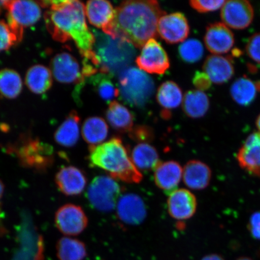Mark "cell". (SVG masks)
Segmentation results:
<instances>
[{"label": "cell", "instance_id": "obj_14", "mask_svg": "<svg viewBox=\"0 0 260 260\" xmlns=\"http://www.w3.org/2000/svg\"><path fill=\"white\" fill-rule=\"evenodd\" d=\"M240 167L252 176L260 178V132L247 138L236 155Z\"/></svg>", "mask_w": 260, "mask_h": 260}, {"label": "cell", "instance_id": "obj_5", "mask_svg": "<svg viewBox=\"0 0 260 260\" xmlns=\"http://www.w3.org/2000/svg\"><path fill=\"white\" fill-rule=\"evenodd\" d=\"M121 73L119 90L122 99L132 106H145L154 93L153 80L137 68H127Z\"/></svg>", "mask_w": 260, "mask_h": 260}, {"label": "cell", "instance_id": "obj_10", "mask_svg": "<svg viewBox=\"0 0 260 260\" xmlns=\"http://www.w3.org/2000/svg\"><path fill=\"white\" fill-rule=\"evenodd\" d=\"M136 63L140 70L149 74H164L170 68L167 51L154 39L149 40L142 47Z\"/></svg>", "mask_w": 260, "mask_h": 260}, {"label": "cell", "instance_id": "obj_41", "mask_svg": "<svg viewBox=\"0 0 260 260\" xmlns=\"http://www.w3.org/2000/svg\"><path fill=\"white\" fill-rule=\"evenodd\" d=\"M201 260H225L222 256L216 253H213V254H209L204 256Z\"/></svg>", "mask_w": 260, "mask_h": 260}, {"label": "cell", "instance_id": "obj_1", "mask_svg": "<svg viewBox=\"0 0 260 260\" xmlns=\"http://www.w3.org/2000/svg\"><path fill=\"white\" fill-rule=\"evenodd\" d=\"M47 8L44 15L48 31L55 41L74 42L83 60L96 64L100 61L95 51V35L87 27L85 7L79 1H41Z\"/></svg>", "mask_w": 260, "mask_h": 260}, {"label": "cell", "instance_id": "obj_2", "mask_svg": "<svg viewBox=\"0 0 260 260\" xmlns=\"http://www.w3.org/2000/svg\"><path fill=\"white\" fill-rule=\"evenodd\" d=\"M165 14L154 0L123 2L115 9V17L105 34L141 48L157 37L158 22Z\"/></svg>", "mask_w": 260, "mask_h": 260}, {"label": "cell", "instance_id": "obj_34", "mask_svg": "<svg viewBox=\"0 0 260 260\" xmlns=\"http://www.w3.org/2000/svg\"><path fill=\"white\" fill-rule=\"evenodd\" d=\"M202 43L196 39L185 41L178 48L179 56L184 62L194 63L200 61L204 56Z\"/></svg>", "mask_w": 260, "mask_h": 260}, {"label": "cell", "instance_id": "obj_31", "mask_svg": "<svg viewBox=\"0 0 260 260\" xmlns=\"http://www.w3.org/2000/svg\"><path fill=\"white\" fill-rule=\"evenodd\" d=\"M183 93L180 87L172 81H165L158 87L157 95V102L160 106L167 110L177 108L183 102Z\"/></svg>", "mask_w": 260, "mask_h": 260}, {"label": "cell", "instance_id": "obj_17", "mask_svg": "<svg viewBox=\"0 0 260 260\" xmlns=\"http://www.w3.org/2000/svg\"><path fill=\"white\" fill-rule=\"evenodd\" d=\"M118 218L128 225H139L145 220L146 207L142 198L135 193H126L120 197L116 205Z\"/></svg>", "mask_w": 260, "mask_h": 260}, {"label": "cell", "instance_id": "obj_33", "mask_svg": "<svg viewBox=\"0 0 260 260\" xmlns=\"http://www.w3.org/2000/svg\"><path fill=\"white\" fill-rule=\"evenodd\" d=\"M96 93L107 103L114 101L115 98L119 95V90L113 84L111 75L99 73L90 78Z\"/></svg>", "mask_w": 260, "mask_h": 260}, {"label": "cell", "instance_id": "obj_11", "mask_svg": "<svg viewBox=\"0 0 260 260\" xmlns=\"http://www.w3.org/2000/svg\"><path fill=\"white\" fill-rule=\"evenodd\" d=\"M54 220L57 229L66 236L79 235L88 225V219L82 208L72 204L59 208Z\"/></svg>", "mask_w": 260, "mask_h": 260}, {"label": "cell", "instance_id": "obj_28", "mask_svg": "<svg viewBox=\"0 0 260 260\" xmlns=\"http://www.w3.org/2000/svg\"><path fill=\"white\" fill-rule=\"evenodd\" d=\"M81 133L83 139L90 146L103 144L109 133V126L100 117H90L84 121Z\"/></svg>", "mask_w": 260, "mask_h": 260}, {"label": "cell", "instance_id": "obj_43", "mask_svg": "<svg viewBox=\"0 0 260 260\" xmlns=\"http://www.w3.org/2000/svg\"><path fill=\"white\" fill-rule=\"evenodd\" d=\"M256 125L260 132V115L258 116L257 119H256Z\"/></svg>", "mask_w": 260, "mask_h": 260}, {"label": "cell", "instance_id": "obj_40", "mask_svg": "<svg viewBox=\"0 0 260 260\" xmlns=\"http://www.w3.org/2000/svg\"><path fill=\"white\" fill-rule=\"evenodd\" d=\"M152 131L145 126H139L132 129L131 135L135 139H138L142 143L147 141L152 137Z\"/></svg>", "mask_w": 260, "mask_h": 260}, {"label": "cell", "instance_id": "obj_45", "mask_svg": "<svg viewBox=\"0 0 260 260\" xmlns=\"http://www.w3.org/2000/svg\"><path fill=\"white\" fill-rule=\"evenodd\" d=\"M3 8H4V1H0V14H1Z\"/></svg>", "mask_w": 260, "mask_h": 260}, {"label": "cell", "instance_id": "obj_39", "mask_svg": "<svg viewBox=\"0 0 260 260\" xmlns=\"http://www.w3.org/2000/svg\"><path fill=\"white\" fill-rule=\"evenodd\" d=\"M193 84L197 90L202 91L210 88L211 81L206 73L197 71L193 78Z\"/></svg>", "mask_w": 260, "mask_h": 260}, {"label": "cell", "instance_id": "obj_6", "mask_svg": "<svg viewBox=\"0 0 260 260\" xmlns=\"http://www.w3.org/2000/svg\"><path fill=\"white\" fill-rule=\"evenodd\" d=\"M122 192L115 179L101 175L93 178L86 191V197L91 207L102 212H109L116 207Z\"/></svg>", "mask_w": 260, "mask_h": 260}, {"label": "cell", "instance_id": "obj_15", "mask_svg": "<svg viewBox=\"0 0 260 260\" xmlns=\"http://www.w3.org/2000/svg\"><path fill=\"white\" fill-rule=\"evenodd\" d=\"M167 205L169 214L172 218L186 220L191 218L196 212L197 201L190 190L177 188L169 194Z\"/></svg>", "mask_w": 260, "mask_h": 260}, {"label": "cell", "instance_id": "obj_25", "mask_svg": "<svg viewBox=\"0 0 260 260\" xmlns=\"http://www.w3.org/2000/svg\"><path fill=\"white\" fill-rule=\"evenodd\" d=\"M106 118L109 124L117 131L122 133L132 131L134 117L126 107L116 101L114 100L109 104Z\"/></svg>", "mask_w": 260, "mask_h": 260}, {"label": "cell", "instance_id": "obj_12", "mask_svg": "<svg viewBox=\"0 0 260 260\" xmlns=\"http://www.w3.org/2000/svg\"><path fill=\"white\" fill-rule=\"evenodd\" d=\"M157 32L167 43L175 44L186 40L190 34V26L183 14L172 13L159 19Z\"/></svg>", "mask_w": 260, "mask_h": 260}, {"label": "cell", "instance_id": "obj_27", "mask_svg": "<svg viewBox=\"0 0 260 260\" xmlns=\"http://www.w3.org/2000/svg\"><path fill=\"white\" fill-rule=\"evenodd\" d=\"M183 110L191 118L204 116L210 107L209 97L203 91L191 90L185 93L183 100Z\"/></svg>", "mask_w": 260, "mask_h": 260}, {"label": "cell", "instance_id": "obj_36", "mask_svg": "<svg viewBox=\"0 0 260 260\" xmlns=\"http://www.w3.org/2000/svg\"><path fill=\"white\" fill-rule=\"evenodd\" d=\"M225 1H199L192 0L189 2L191 8L200 13H207L217 11L225 3Z\"/></svg>", "mask_w": 260, "mask_h": 260}, {"label": "cell", "instance_id": "obj_19", "mask_svg": "<svg viewBox=\"0 0 260 260\" xmlns=\"http://www.w3.org/2000/svg\"><path fill=\"white\" fill-rule=\"evenodd\" d=\"M183 169L175 161L159 162L154 170L156 186L165 192L169 193L177 189L183 178Z\"/></svg>", "mask_w": 260, "mask_h": 260}, {"label": "cell", "instance_id": "obj_13", "mask_svg": "<svg viewBox=\"0 0 260 260\" xmlns=\"http://www.w3.org/2000/svg\"><path fill=\"white\" fill-rule=\"evenodd\" d=\"M221 18L229 27L242 30L251 24L253 9L251 3L245 0L227 1L221 11Z\"/></svg>", "mask_w": 260, "mask_h": 260}, {"label": "cell", "instance_id": "obj_7", "mask_svg": "<svg viewBox=\"0 0 260 260\" xmlns=\"http://www.w3.org/2000/svg\"><path fill=\"white\" fill-rule=\"evenodd\" d=\"M4 8L7 11L8 24L19 42L23 39L24 28L37 23L41 18L38 2L4 1Z\"/></svg>", "mask_w": 260, "mask_h": 260}, {"label": "cell", "instance_id": "obj_3", "mask_svg": "<svg viewBox=\"0 0 260 260\" xmlns=\"http://www.w3.org/2000/svg\"><path fill=\"white\" fill-rule=\"evenodd\" d=\"M88 160L92 167L101 169L110 177L127 183H139L142 175L132 160L127 149L119 138L89 146Z\"/></svg>", "mask_w": 260, "mask_h": 260}, {"label": "cell", "instance_id": "obj_16", "mask_svg": "<svg viewBox=\"0 0 260 260\" xmlns=\"http://www.w3.org/2000/svg\"><path fill=\"white\" fill-rule=\"evenodd\" d=\"M55 181L58 190L70 197L83 193L87 183L85 173L73 166L60 168L55 177Z\"/></svg>", "mask_w": 260, "mask_h": 260}, {"label": "cell", "instance_id": "obj_20", "mask_svg": "<svg viewBox=\"0 0 260 260\" xmlns=\"http://www.w3.org/2000/svg\"><path fill=\"white\" fill-rule=\"evenodd\" d=\"M203 70L211 82L218 84L227 82L235 74L232 58L219 55L208 57L204 61Z\"/></svg>", "mask_w": 260, "mask_h": 260}, {"label": "cell", "instance_id": "obj_23", "mask_svg": "<svg viewBox=\"0 0 260 260\" xmlns=\"http://www.w3.org/2000/svg\"><path fill=\"white\" fill-rule=\"evenodd\" d=\"M80 117L75 110L71 111L54 133V141L63 147H73L80 137Z\"/></svg>", "mask_w": 260, "mask_h": 260}, {"label": "cell", "instance_id": "obj_4", "mask_svg": "<svg viewBox=\"0 0 260 260\" xmlns=\"http://www.w3.org/2000/svg\"><path fill=\"white\" fill-rule=\"evenodd\" d=\"M94 35L96 41L93 50L100 61V73L112 76L124 71L135 56L133 45L100 32Z\"/></svg>", "mask_w": 260, "mask_h": 260}, {"label": "cell", "instance_id": "obj_35", "mask_svg": "<svg viewBox=\"0 0 260 260\" xmlns=\"http://www.w3.org/2000/svg\"><path fill=\"white\" fill-rule=\"evenodd\" d=\"M19 42L8 24L4 20L0 21V52L9 50Z\"/></svg>", "mask_w": 260, "mask_h": 260}, {"label": "cell", "instance_id": "obj_44", "mask_svg": "<svg viewBox=\"0 0 260 260\" xmlns=\"http://www.w3.org/2000/svg\"><path fill=\"white\" fill-rule=\"evenodd\" d=\"M236 260H253L251 258L249 257H247V256H241V257H239Z\"/></svg>", "mask_w": 260, "mask_h": 260}, {"label": "cell", "instance_id": "obj_42", "mask_svg": "<svg viewBox=\"0 0 260 260\" xmlns=\"http://www.w3.org/2000/svg\"><path fill=\"white\" fill-rule=\"evenodd\" d=\"M5 192V185L3 184L2 181L0 180V200H1L3 194Z\"/></svg>", "mask_w": 260, "mask_h": 260}, {"label": "cell", "instance_id": "obj_26", "mask_svg": "<svg viewBox=\"0 0 260 260\" xmlns=\"http://www.w3.org/2000/svg\"><path fill=\"white\" fill-rule=\"evenodd\" d=\"M258 92H260V81L254 82L246 77L237 79L231 87L233 99L243 106L251 105Z\"/></svg>", "mask_w": 260, "mask_h": 260}, {"label": "cell", "instance_id": "obj_30", "mask_svg": "<svg viewBox=\"0 0 260 260\" xmlns=\"http://www.w3.org/2000/svg\"><path fill=\"white\" fill-rule=\"evenodd\" d=\"M56 251L59 260H83L87 256L85 244L79 240L67 237L58 240Z\"/></svg>", "mask_w": 260, "mask_h": 260}, {"label": "cell", "instance_id": "obj_22", "mask_svg": "<svg viewBox=\"0 0 260 260\" xmlns=\"http://www.w3.org/2000/svg\"><path fill=\"white\" fill-rule=\"evenodd\" d=\"M183 181L190 189L203 190L209 186L211 171L209 166L199 160H190L185 165L183 172Z\"/></svg>", "mask_w": 260, "mask_h": 260}, {"label": "cell", "instance_id": "obj_29", "mask_svg": "<svg viewBox=\"0 0 260 260\" xmlns=\"http://www.w3.org/2000/svg\"><path fill=\"white\" fill-rule=\"evenodd\" d=\"M130 156L133 164L139 171L154 170L160 162L157 149L146 142L136 145Z\"/></svg>", "mask_w": 260, "mask_h": 260}, {"label": "cell", "instance_id": "obj_38", "mask_svg": "<svg viewBox=\"0 0 260 260\" xmlns=\"http://www.w3.org/2000/svg\"><path fill=\"white\" fill-rule=\"evenodd\" d=\"M248 227L251 236L260 241V211H256L250 217Z\"/></svg>", "mask_w": 260, "mask_h": 260}, {"label": "cell", "instance_id": "obj_21", "mask_svg": "<svg viewBox=\"0 0 260 260\" xmlns=\"http://www.w3.org/2000/svg\"><path fill=\"white\" fill-rule=\"evenodd\" d=\"M85 13L90 24L106 34L115 17V9L108 1L92 0L86 3Z\"/></svg>", "mask_w": 260, "mask_h": 260}, {"label": "cell", "instance_id": "obj_8", "mask_svg": "<svg viewBox=\"0 0 260 260\" xmlns=\"http://www.w3.org/2000/svg\"><path fill=\"white\" fill-rule=\"evenodd\" d=\"M51 69L58 82L77 84L75 96L79 95L86 79L83 76V64L81 67L76 57L67 52L58 53L51 60Z\"/></svg>", "mask_w": 260, "mask_h": 260}, {"label": "cell", "instance_id": "obj_9", "mask_svg": "<svg viewBox=\"0 0 260 260\" xmlns=\"http://www.w3.org/2000/svg\"><path fill=\"white\" fill-rule=\"evenodd\" d=\"M15 153L24 167L38 170H45L53 161L51 146L37 139H25L16 148Z\"/></svg>", "mask_w": 260, "mask_h": 260}, {"label": "cell", "instance_id": "obj_18", "mask_svg": "<svg viewBox=\"0 0 260 260\" xmlns=\"http://www.w3.org/2000/svg\"><path fill=\"white\" fill-rule=\"evenodd\" d=\"M206 46L211 53H226L235 44L233 32L222 22H215L207 26L204 37Z\"/></svg>", "mask_w": 260, "mask_h": 260}, {"label": "cell", "instance_id": "obj_24", "mask_svg": "<svg viewBox=\"0 0 260 260\" xmlns=\"http://www.w3.org/2000/svg\"><path fill=\"white\" fill-rule=\"evenodd\" d=\"M25 84L32 93L41 95L48 92L53 84L51 71L42 64H35L25 75Z\"/></svg>", "mask_w": 260, "mask_h": 260}, {"label": "cell", "instance_id": "obj_32", "mask_svg": "<svg viewBox=\"0 0 260 260\" xmlns=\"http://www.w3.org/2000/svg\"><path fill=\"white\" fill-rule=\"evenodd\" d=\"M22 81L20 75L11 69L0 70V95L8 99H14L22 92Z\"/></svg>", "mask_w": 260, "mask_h": 260}, {"label": "cell", "instance_id": "obj_37", "mask_svg": "<svg viewBox=\"0 0 260 260\" xmlns=\"http://www.w3.org/2000/svg\"><path fill=\"white\" fill-rule=\"evenodd\" d=\"M246 50L250 58L260 64V34H254L249 39Z\"/></svg>", "mask_w": 260, "mask_h": 260}]
</instances>
